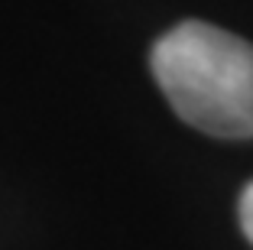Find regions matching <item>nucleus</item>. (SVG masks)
I'll list each match as a JSON object with an SVG mask.
<instances>
[{"label": "nucleus", "mask_w": 253, "mask_h": 250, "mask_svg": "<svg viewBox=\"0 0 253 250\" xmlns=\"http://www.w3.org/2000/svg\"><path fill=\"white\" fill-rule=\"evenodd\" d=\"M149 65L185 124L224 140L253 137V46L247 39L188 20L153 46Z\"/></svg>", "instance_id": "obj_1"}, {"label": "nucleus", "mask_w": 253, "mask_h": 250, "mask_svg": "<svg viewBox=\"0 0 253 250\" xmlns=\"http://www.w3.org/2000/svg\"><path fill=\"white\" fill-rule=\"evenodd\" d=\"M240 228H244L247 241L253 244V182L244 189V195H240Z\"/></svg>", "instance_id": "obj_2"}]
</instances>
